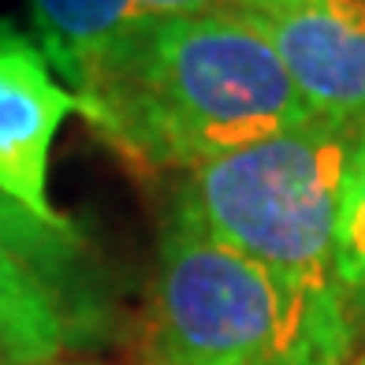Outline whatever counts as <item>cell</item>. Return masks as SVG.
Returning a JSON list of instances; mask_svg holds the SVG:
<instances>
[{
	"mask_svg": "<svg viewBox=\"0 0 365 365\" xmlns=\"http://www.w3.org/2000/svg\"><path fill=\"white\" fill-rule=\"evenodd\" d=\"M75 93L93 135L142 172H190L313 123L269 38L239 8L130 23Z\"/></svg>",
	"mask_w": 365,
	"mask_h": 365,
	"instance_id": "cell-1",
	"label": "cell"
},
{
	"mask_svg": "<svg viewBox=\"0 0 365 365\" xmlns=\"http://www.w3.org/2000/svg\"><path fill=\"white\" fill-rule=\"evenodd\" d=\"M358 339L339 291H302L172 202L153 279L157 365H346Z\"/></svg>",
	"mask_w": 365,
	"mask_h": 365,
	"instance_id": "cell-2",
	"label": "cell"
},
{
	"mask_svg": "<svg viewBox=\"0 0 365 365\" xmlns=\"http://www.w3.org/2000/svg\"><path fill=\"white\" fill-rule=\"evenodd\" d=\"M351 149L354 135L321 120L279 130L190 168L175 205L287 284L339 291L331 254Z\"/></svg>",
	"mask_w": 365,
	"mask_h": 365,
	"instance_id": "cell-3",
	"label": "cell"
},
{
	"mask_svg": "<svg viewBox=\"0 0 365 365\" xmlns=\"http://www.w3.org/2000/svg\"><path fill=\"white\" fill-rule=\"evenodd\" d=\"M82 235L0 194V336L19 365H53L82 331L75 269Z\"/></svg>",
	"mask_w": 365,
	"mask_h": 365,
	"instance_id": "cell-4",
	"label": "cell"
},
{
	"mask_svg": "<svg viewBox=\"0 0 365 365\" xmlns=\"http://www.w3.org/2000/svg\"><path fill=\"white\" fill-rule=\"evenodd\" d=\"M313 120L365 135V0H246Z\"/></svg>",
	"mask_w": 365,
	"mask_h": 365,
	"instance_id": "cell-5",
	"label": "cell"
},
{
	"mask_svg": "<svg viewBox=\"0 0 365 365\" xmlns=\"http://www.w3.org/2000/svg\"><path fill=\"white\" fill-rule=\"evenodd\" d=\"M82 97L60 86L34 34L0 19V194L45 224H71L48 202V160Z\"/></svg>",
	"mask_w": 365,
	"mask_h": 365,
	"instance_id": "cell-6",
	"label": "cell"
},
{
	"mask_svg": "<svg viewBox=\"0 0 365 365\" xmlns=\"http://www.w3.org/2000/svg\"><path fill=\"white\" fill-rule=\"evenodd\" d=\"M30 19L53 71L75 82V90L97 53L130 23H138L123 0H30Z\"/></svg>",
	"mask_w": 365,
	"mask_h": 365,
	"instance_id": "cell-7",
	"label": "cell"
},
{
	"mask_svg": "<svg viewBox=\"0 0 365 365\" xmlns=\"http://www.w3.org/2000/svg\"><path fill=\"white\" fill-rule=\"evenodd\" d=\"M331 272H336V287L354 317V328H361L365 324V135L354 138L351 160H346V172L339 182Z\"/></svg>",
	"mask_w": 365,
	"mask_h": 365,
	"instance_id": "cell-8",
	"label": "cell"
},
{
	"mask_svg": "<svg viewBox=\"0 0 365 365\" xmlns=\"http://www.w3.org/2000/svg\"><path fill=\"white\" fill-rule=\"evenodd\" d=\"M135 19H153V15H194V11H220V8H242L246 0H123Z\"/></svg>",
	"mask_w": 365,
	"mask_h": 365,
	"instance_id": "cell-9",
	"label": "cell"
},
{
	"mask_svg": "<svg viewBox=\"0 0 365 365\" xmlns=\"http://www.w3.org/2000/svg\"><path fill=\"white\" fill-rule=\"evenodd\" d=\"M0 365H19V361H15V354H11V346L4 343V336H0Z\"/></svg>",
	"mask_w": 365,
	"mask_h": 365,
	"instance_id": "cell-10",
	"label": "cell"
},
{
	"mask_svg": "<svg viewBox=\"0 0 365 365\" xmlns=\"http://www.w3.org/2000/svg\"><path fill=\"white\" fill-rule=\"evenodd\" d=\"M346 365H365V343L354 339V351H351V361H346Z\"/></svg>",
	"mask_w": 365,
	"mask_h": 365,
	"instance_id": "cell-11",
	"label": "cell"
},
{
	"mask_svg": "<svg viewBox=\"0 0 365 365\" xmlns=\"http://www.w3.org/2000/svg\"><path fill=\"white\" fill-rule=\"evenodd\" d=\"M361 328H365V324H361Z\"/></svg>",
	"mask_w": 365,
	"mask_h": 365,
	"instance_id": "cell-12",
	"label": "cell"
}]
</instances>
